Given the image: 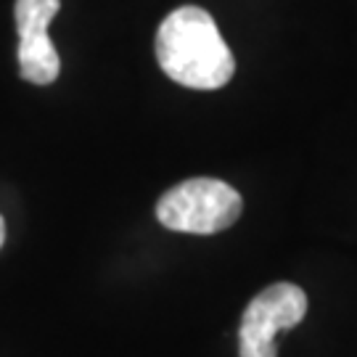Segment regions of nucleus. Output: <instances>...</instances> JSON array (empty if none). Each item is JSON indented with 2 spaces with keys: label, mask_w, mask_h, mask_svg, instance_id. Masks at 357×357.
<instances>
[{
  "label": "nucleus",
  "mask_w": 357,
  "mask_h": 357,
  "mask_svg": "<svg viewBox=\"0 0 357 357\" xmlns=\"http://www.w3.org/2000/svg\"><path fill=\"white\" fill-rule=\"evenodd\" d=\"M156 61L169 79L193 90L228 85L236 59L215 19L199 6H183L167 16L156 32Z\"/></svg>",
  "instance_id": "obj_1"
},
{
  "label": "nucleus",
  "mask_w": 357,
  "mask_h": 357,
  "mask_svg": "<svg viewBox=\"0 0 357 357\" xmlns=\"http://www.w3.org/2000/svg\"><path fill=\"white\" fill-rule=\"evenodd\" d=\"M241 193L217 178H191L156 202V220L169 230L209 236L241 217Z\"/></svg>",
  "instance_id": "obj_2"
},
{
  "label": "nucleus",
  "mask_w": 357,
  "mask_h": 357,
  "mask_svg": "<svg viewBox=\"0 0 357 357\" xmlns=\"http://www.w3.org/2000/svg\"><path fill=\"white\" fill-rule=\"evenodd\" d=\"M307 315V294L294 283H273L249 302L238 328L241 357H278L275 336L299 326Z\"/></svg>",
  "instance_id": "obj_3"
},
{
  "label": "nucleus",
  "mask_w": 357,
  "mask_h": 357,
  "mask_svg": "<svg viewBox=\"0 0 357 357\" xmlns=\"http://www.w3.org/2000/svg\"><path fill=\"white\" fill-rule=\"evenodd\" d=\"M61 8V0H16L19 29V72L26 82L51 85L61 72V59L48 38V24Z\"/></svg>",
  "instance_id": "obj_4"
},
{
  "label": "nucleus",
  "mask_w": 357,
  "mask_h": 357,
  "mask_svg": "<svg viewBox=\"0 0 357 357\" xmlns=\"http://www.w3.org/2000/svg\"><path fill=\"white\" fill-rule=\"evenodd\" d=\"M3 241H6V220L0 217V246H3Z\"/></svg>",
  "instance_id": "obj_5"
}]
</instances>
